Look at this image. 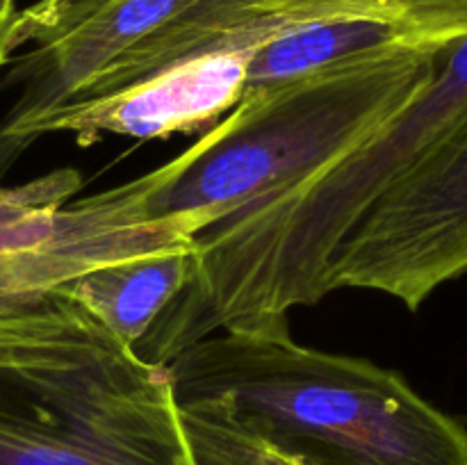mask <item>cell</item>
I'll use <instances>...</instances> for the list:
<instances>
[{"mask_svg":"<svg viewBox=\"0 0 467 465\" xmlns=\"http://www.w3.org/2000/svg\"><path fill=\"white\" fill-rule=\"evenodd\" d=\"M194 465H467V427L400 372L233 328L167 365Z\"/></svg>","mask_w":467,"mask_h":465,"instance_id":"cell-1","label":"cell"},{"mask_svg":"<svg viewBox=\"0 0 467 465\" xmlns=\"http://www.w3.org/2000/svg\"><path fill=\"white\" fill-rule=\"evenodd\" d=\"M467 121V36L427 89L360 144L267 191L194 240V269L137 354L169 365L222 331L287 322L327 292V272L369 208Z\"/></svg>","mask_w":467,"mask_h":465,"instance_id":"cell-2","label":"cell"},{"mask_svg":"<svg viewBox=\"0 0 467 465\" xmlns=\"http://www.w3.org/2000/svg\"><path fill=\"white\" fill-rule=\"evenodd\" d=\"M0 465H194L167 365L62 290L0 305Z\"/></svg>","mask_w":467,"mask_h":465,"instance_id":"cell-3","label":"cell"},{"mask_svg":"<svg viewBox=\"0 0 467 465\" xmlns=\"http://www.w3.org/2000/svg\"><path fill=\"white\" fill-rule=\"evenodd\" d=\"M445 48L392 46L242 98L171 162L150 217L222 208L231 217L267 191L360 144L409 108Z\"/></svg>","mask_w":467,"mask_h":465,"instance_id":"cell-4","label":"cell"},{"mask_svg":"<svg viewBox=\"0 0 467 465\" xmlns=\"http://www.w3.org/2000/svg\"><path fill=\"white\" fill-rule=\"evenodd\" d=\"M201 0H36L14 21L16 55L5 85L16 89L0 119V178L64 109Z\"/></svg>","mask_w":467,"mask_h":465,"instance_id":"cell-5","label":"cell"},{"mask_svg":"<svg viewBox=\"0 0 467 465\" xmlns=\"http://www.w3.org/2000/svg\"><path fill=\"white\" fill-rule=\"evenodd\" d=\"M467 274V121L365 212L327 272V292H383L409 310Z\"/></svg>","mask_w":467,"mask_h":465,"instance_id":"cell-6","label":"cell"},{"mask_svg":"<svg viewBox=\"0 0 467 465\" xmlns=\"http://www.w3.org/2000/svg\"><path fill=\"white\" fill-rule=\"evenodd\" d=\"M254 50L185 59L117 94L73 105L48 123L46 135L68 132L80 146H91L103 135L164 140L178 132H208L244 98Z\"/></svg>","mask_w":467,"mask_h":465,"instance_id":"cell-7","label":"cell"},{"mask_svg":"<svg viewBox=\"0 0 467 465\" xmlns=\"http://www.w3.org/2000/svg\"><path fill=\"white\" fill-rule=\"evenodd\" d=\"M194 269V242L105 264L59 287L132 349L176 299Z\"/></svg>","mask_w":467,"mask_h":465,"instance_id":"cell-8","label":"cell"},{"mask_svg":"<svg viewBox=\"0 0 467 465\" xmlns=\"http://www.w3.org/2000/svg\"><path fill=\"white\" fill-rule=\"evenodd\" d=\"M404 44L427 46L400 23L374 16L322 18L285 27L269 36L251 55L244 98L333 64Z\"/></svg>","mask_w":467,"mask_h":465,"instance_id":"cell-9","label":"cell"},{"mask_svg":"<svg viewBox=\"0 0 467 465\" xmlns=\"http://www.w3.org/2000/svg\"><path fill=\"white\" fill-rule=\"evenodd\" d=\"M246 27L272 36L285 27L340 16L400 23L422 44L447 48L467 36V0H233Z\"/></svg>","mask_w":467,"mask_h":465,"instance_id":"cell-10","label":"cell"},{"mask_svg":"<svg viewBox=\"0 0 467 465\" xmlns=\"http://www.w3.org/2000/svg\"><path fill=\"white\" fill-rule=\"evenodd\" d=\"M85 187L78 169L64 167L14 187H0V223L50 199H76Z\"/></svg>","mask_w":467,"mask_h":465,"instance_id":"cell-11","label":"cell"},{"mask_svg":"<svg viewBox=\"0 0 467 465\" xmlns=\"http://www.w3.org/2000/svg\"><path fill=\"white\" fill-rule=\"evenodd\" d=\"M14 21H16V16L9 18V21H0V68L7 67L14 50H16V44H14Z\"/></svg>","mask_w":467,"mask_h":465,"instance_id":"cell-12","label":"cell"},{"mask_svg":"<svg viewBox=\"0 0 467 465\" xmlns=\"http://www.w3.org/2000/svg\"><path fill=\"white\" fill-rule=\"evenodd\" d=\"M16 0H0V21H9L16 16Z\"/></svg>","mask_w":467,"mask_h":465,"instance_id":"cell-13","label":"cell"}]
</instances>
